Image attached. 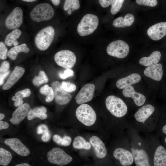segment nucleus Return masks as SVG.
Wrapping results in <instances>:
<instances>
[{"mask_svg": "<svg viewBox=\"0 0 166 166\" xmlns=\"http://www.w3.org/2000/svg\"><path fill=\"white\" fill-rule=\"evenodd\" d=\"M131 150L136 166H151L146 142L143 136L130 124L126 130Z\"/></svg>", "mask_w": 166, "mask_h": 166, "instance_id": "obj_1", "label": "nucleus"}, {"mask_svg": "<svg viewBox=\"0 0 166 166\" xmlns=\"http://www.w3.org/2000/svg\"><path fill=\"white\" fill-rule=\"evenodd\" d=\"M146 143L150 160L153 166H166V149L160 138L155 135L145 134Z\"/></svg>", "mask_w": 166, "mask_h": 166, "instance_id": "obj_2", "label": "nucleus"}, {"mask_svg": "<svg viewBox=\"0 0 166 166\" xmlns=\"http://www.w3.org/2000/svg\"><path fill=\"white\" fill-rule=\"evenodd\" d=\"M112 152L114 158L118 160L122 166H130L134 162L129 139L126 131L122 137L121 144L115 148Z\"/></svg>", "mask_w": 166, "mask_h": 166, "instance_id": "obj_3", "label": "nucleus"}, {"mask_svg": "<svg viewBox=\"0 0 166 166\" xmlns=\"http://www.w3.org/2000/svg\"><path fill=\"white\" fill-rule=\"evenodd\" d=\"M107 109L113 116L117 118L125 116L128 113V107L120 98L113 95L108 97L105 100Z\"/></svg>", "mask_w": 166, "mask_h": 166, "instance_id": "obj_4", "label": "nucleus"}, {"mask_svg": "<svg viewBox=\"0 0 166 166\" xmlns=\"http://www.w3.org/2000/svg\"><path fill=\"white\" fill-rule=\"evenodd\" d=\"M98 24L99 19L97 16L90 14H86L77 25V32L81 36L89 35L96 30Z\"/></svg>", "mask_w": 166, "mask_h": 166, "instance_id": "obj_5", "label": "nucleus"}, {"mask_svg": "<svg viewBox=\"0 0 166 166\" xmlns=\"http://www.w3.org/2000/svg\"><path fill=\"white\" fill-rule=\"evenodd\" d=\"M54 14L52 7L48 3H43L36 6L30 12V16L33 21L39 22L50 19Z\"/></svg>", "mask_w": 166, "mask_h": 166, "instance_id": "obj_6", "label": "nucleus"}, {"mask_svg": "<svg viewBox=\"0 0 166 166\" xmlns=\"http://www.w3.org/2000/svg\"><path fill=\"white\" fill-rule=\"evenodd\" d=\"M54 34V30L51 26L40 30L35 38V43L37 48L41 50L46 49L52 42Z\"/></svg>", "mask_w": 166, "mask_h": 166, "instance_id": "obj_7", "label": "nucleus"}, {"mask_svg": "<svg viewBox=\"0 0 166 166\" xmlns=\"http://www.w3.org/2000/svg\"><path fill=\"white\" fill-rule=\"evenodd\" d=\"M76 115L77 119L87 126H90L95 123L97 119L96 113L89 105H81L77 109Z\"/></svg>", "mask_w": 166, "mask_h": 166, "instance_id": "obj_8", "label": "nucleus"}, {"mask_svg": "<svg viewBox=\"0 0 166 166\" xmlns=\"http://www.w3.org/2000/svg\"><path fill=\"white\" fill-rule=\"evenodd\" d=\"M48 161L51 163L59 166H64L71 162L73 159L63 149L55 147L48 152L47 154Z\"/></svg>", "mask_w": 166, "mask_h": 166, "instance_id": "obj_9", "label": "nucleus"}, {"mask_svg": "<svg viewBox=\"0 0 166 166\" xmlns=\"http://www.w3.org/2000/svg\"><path fill=\"white\" fill-rule=\"evenodd\" d=\"M129 46L123 41L118 40L110 43L107 46V53L112 56L119 58L125 57L129 52Z\"/></svg>", "mask_w": 166, "mask_h": 166, "instance_id": "obj_10", "label": "nucleus"}, {"mask_svg": "<svg viewBox=\"0 0 166 166\" xmlns=\"http://www.w3.org/2000/svg\"><path fill=\"white\" fill-rule=\"evenodd\" d=\"M54 60L58 65L66 69H70L75 65L76 57L72 51L63 50L56 53L54 56Z\"/></svg>", "mask_w": 166, "mask_h": 166, "instance_id": "obj_11", "label": "nucleus"}, {"mask_svg": "<svg viewBox=\"0 0 166 166\" xmlns=\"http://www.w3.org/2000/svg\"><path fill=\"white\" fill-rule=\"evenodd\" d=\"M23 21V11L19 7L15 8L6 18L5 25L10 30L17 29L22 25Z\"/></svg>", "mask_w": 166, "mask_h": 166, "instance_id": "obj_12", "label": "nucleus"}, {"mask_svg": "<svg viewBox=\"0 0 166 166\" xmlns=\"http://www.w3.org/2000/svg\"><path fill=\"white\" fill-rule=\"evenodd\" d=\"M51 87L54 92L55 101L57 104L60 105L66 104L71 100L72 96L63 89L59 81H56L53 82Z\"/></svg>", "mask_w": 166, "mask_h": 166, "instance_id": "obj_13", "label": "nucleus"}, {"mask_svg": "<svg viewBox=\"0 0 166 166\" xmlns=\"http://www.w3.org/2000/svg\"><path fill=\"white\" fill-rule=\"evenodd\" d=\"M95 85L88 83L84 86L75 97L76 102L81 105L90 101L93 98L95 89Z\"/></svg>", "mask_w": 166, "mask_h": 166, "instance_id": "obj_14", "label": "nucleus"}, {"mask_svg": "<svg viewBox=\"0 0 166 166\" xmlns=\"http://www.w3.org/2000/svg\"><path fill=\"white\" fill-rule=\"evenodd\" d=\"M30 105L25 103L18 107L13 112L10 121L12 124L17 125L27 117L32 110Z\"/></svg>", "mask_w": 166, "mask_h": 166, "instance_id": "obj_15", "label": "nucleus"}, {"mask_svg": "<svg viewBox=\"0 0 166 166\" xmlns=\"http://www.w3.org/2000/svg\"><path fill=\"white\" fill-rule=\"evenodd\" d=\"M4 143L16 153L22 156H26L30 153L29 149L18 139L15 138L6 139Z\"/></svg>", "mask_w": 166, "mask_h": 166, "instance_id": "obj_16", "label": "nucleus"}, {"mask_svg": "<svg viewBox=\"0 0 166 166\" xmlns=\"http://www.w3.org/2000/svg\"><path fill=\"white\" fill-rule=\"evenodd\" d=\"M147 34L152 40H159L166 35V22L156 23L150 27L147 30Z\"/></svg>", "mask_w": 166, "mask_h": 166, "instance_id": "obj_17", "label": "nucleus"}, {"mask_svg": "<svg viewBox=\"0 0 166 166\" xmlns=\"http://www.w3.org/2000/svg\"><path fill=\"white\" fill-rule=\"evenodd\" d=\"M122 93L125 97L132 98L136 105L138 106L143 105L145 101V97L143 94L136 92L134 88L131 85L124 88Z\"/></svg>", "mask_w": 166, "mask_h": 166, "instance_id": "obj_18", "label": "nucleus"}, {"mask_svg": "<svg viewBox=\"0 0 166 166\" xmlns=\"http://www.w3.org/2000/svg\"><path fill=\"white\" fill-rule=\"evenodd\" d=\"M90 143L94 148L97 157L102 159L105 157L107 150L103 142L98 137L94 136L90 139Z\"/></svg>", "mask_w": 166, "mask_h": 166, "instance_id": "obj_19", "label": "nucleus"}, {"mask_svg": "<svg viewBox=\"0 0 166 166\" xmlns=\"http://www.w3.org/2000/svg\"><path fill=\"white\" fill-rule=\"evenodd\" d=\"M25 71V70L23 68L18 66H16L3 85L2 89L7 90L11 88L23 75Z\"/></svg>", "mask_w": 166, "mask_h": 166, "instance_id": "obj_20", "label": "nucleus"}, {"mask_svg": "<svg viewBox=\"0 0 166 166\" xmlns=\"http://www.w3.org/2000/svg\"><path fill=\"white\" fill-rule=\"evenodd\" d=\"M144 75L152 79L160 81L163 75L162 66L161 64L157 63L147 67L144 72Z\"/></svg>", "mask_w": 166, "mask_h": 166, "instance_id": "obj_21", "label": "nucleus"}, {"mask_svg": "<svg viewBox=\"0 0 166 166\" xmlns=\"http://www.w3.org/2000/svg\"><path fill=\"white\" fill-rule=\"evenodd\" d=\"M141 79L140 75L137 73H132L129 76L119 79L117 82L116 85L120 89L139 82Z\"/></svg>", "mask_w": 166, "mask_h": 166, "instance_id": "obj_22", "label": "nucleus"}, {"mask_svg": "<svg viewBox=\"0 0 166 166\" xmlns=\"http://www.w3.org/2000/svg\"><path fill=\"white\" fill-rule=\"evenodd\" d=\"M161 54L158 51L153 52L148 57H144L141 58L139 61L140 64L145 66H149L157 64L160 59Z\"/></svg>", "mask_w": 166, "mask_h": 166, "instance_id": "obj_23", "label": "nucleus"}, {"mask_svg": "<svg viewBox=\"0 0 166 166\" xmlns=\"http://www.w3.org/2000/svg\"><path fill=\"white\" fill-rule=\"evenodd\" d=\"M135 20L134 15L131 14H128L123 18L119 17L113 21V25L116 27H124L131 26Z\"/></svg>", "mask_w": 166, "mask_h": 166, "instance_id": "obj_24", "label": "nucleus"}, {"mask_svg": "<svg viewBox=\"0 0 166 166\" xmlns=\"http://www.w3.org/2000/svg\"><path fill=\"white\" fill-rule=\"evenodd\" d=\"M21 34V30L18 29L13 30L6 36L4 41L5 44L9 46L13 45L14 46L17 45L18 42L17 39L19 38Z\"/></svg>", "mask_w": 166, "mask_h": 166, "instance_id": "obj_25", "label": "nucleus"}, {"mask_svg": "<svg viewBox=\"0 0 166 166\" xmlns=\"http://www.w3.org/2000/svg\"><path fill=\"white\" fill-rule=\"evenodd\" d=\"M30 49L27 47L26 44L23 43L14 46L11 48L8 52L7 56L12 60H15L18 53L21 52L25 53L28 52Z\"/></svg>", "mask_w": 166, "mask_h": 166, "instance_id": "obj_26", "label": "nucleus"}, {"mask_svg": "<svg viewBox=\"0 0 166 166\" xmlns=\"http://www.w3.org/2000/svg\"><path fill=\"white\" fill-rule=\"evenodd\" d=\"M46 111L45 108L43 106L34 108L32 109L27 116V119L31 120L35 118L38 117L42 120L45 119L47 117L46 114Z\"/></svg>", "mask_w": 166, "mask_h": 166, "instance_id": "obj_27", "label": "nucleus"}, {"mask_svg": "<svg viewBox=\"0 0 166 166\" xmlns=\"http://www.w3.org/2000/svg\"><path fill=\"white\" fill-rule=\"evenodd\" d=\"M73 145L76 149H84L89 150L90 149V143L87 142L82 137L78 136L76 137L73 141Z\"/></svg>", "mask_w": 166, "mask_h": 166, "instance_id": "obj_28", "label": "nucleus"}, {"mask_svg": "<svg viewBox=\"0 0 166 166\" xmlns=\"http://www.w3.org/2000/svg\"><path fill=\"white\" fill-rule=\"evenodd\" d=\"M12 159L11 153L8 151L0 148V164L6 166L10 162Z\"/></svg>", "mask_w": 166, "mask_h": 166, "instance_id": "obj_29", "label": "nucleus"}, {"mask_svg": "<svg viewBox=\"0 0 166 166\" xmlns=\"http://www.w3.org/2000/svg\"><path fill=\"white\" fill-rule=\"evenodd\" d=\"M40 93L46 96L45 101L47 102L51 101L54 98V92L52 88L46 84L40 89Z\"/></svg>", "mask_w": 166, "mask_h": 166, "instance_id": "obj_30", "label": "nucleus"}, {"mask_svg": "<svg viewBox=\"0 0 166 166\" xmlns=\"http://www.w3.org/2000/svg\"><path fill=\"white\" fill-rule=\"evenodd\" d=\"M48 81V78L45 72L40 70L38 75L34 77L32 82L34 85L39 86L43 84L47 83Z\"/></svg>", "mask_w": 166, "mask_h": 166, "instance_id": "obj_31", "label": "nucleus"}, {"mask_svg": "<svg viewBox=\"0 0 166 166\" xmlns=\"http://www.w3.org/2000/svg\"><path fill=\"white\" fill-rule=\"evenodd\" d=\"M80 7V3L78 0H66L63 6V9L67 11L71 9L72 11L77 10Z\"/></svg>", "mask_w": 166, "mask_h": 166, "instance_id": "obj_32", "label": "nucleus"}, {"mask_svg": "<svg viewBox=\"0 0 166 166\" xmlns=\"http://www.w3.org/2000/svg\"><path fill=\"white\" fill-rule=\"evenodd\" d=\"M124 0H113L111 3L110 12L113 14H116L121 8Z\"/></svg>", "mask_w": 166, "mask_h": 166, "instance_id": "obj_33", "label": "nucleus"}, {"mask_svg": "<svg viewBox=\"0 0 166 166\" xmlns=\"http://www.w3.org/2000/svg\"><path fill=\"white\" fill-rule=\"evenodd\" d=\"M61 85L63 89L67 93L74 92L76 90L77 88L74 84L68 82H62Z\"/></svg>", "mask_w": 166, "mask_h": 166, "instance_id": "obj_34", "label": "nucleus"}, {"mask_svg": "<svg viewBox=\"0 0 166 166\" xmlns=\"http://www.w3.org/2000/svg\"><path fill=\"white\" fill-rule=\"evenodd\" d=\"M136 2L139 5L151 7L155 6L157 4L156 0H136Z\"/></svg>", "mask_w": 166, "mask_h": 166, "instance_id": "obj_35", "label": "nucleus"}, {"mask_svg": "<svg viewBox=\"0 0 166 166\" xmlns=\"http://www.w3.org/2000/svg\"><path fill=\"white\" fill-rule=\"evenodd\" d=\"M8 49L4 43L1 42H0V58L1 59L4 60L6 58L7 55Z\"/></svg>", "mask_w": 166, "mask_h": 166, "instance_id": "obj_36", "label": "nucleus"}, {"mask_svg": "<svg viewBox=\"0 0 166 166\" xmlns=\"http://www.w3.org/2000/svg\"><path fill=\"white\" fill-rule=\"evenodd\" d=\"M31 93V92L30 90L28 88H26L17 92L15 93V95L22 98L29 96Z\"/></svg>", "mask_w": 166, "mask_h": 166, "instance_id": "obj_37", "label": "nucleus"}, {"mask_svg": "<svg viewBox=\"0 0 166 166\" xmlns=\"http://www.w3.org/2000/svg\"><path fill=\"white\" fill-rule=\"evenodd\" d=\"M74 75L73 71L70 69H65L62 73H60L59 76L62 79H65L68 77L72 76Z\"/></svg>", "mask_w": 166, "mask_h": 166, "instance_id": "obj_38", "label": "nucleus"}, {"mask_svg": "<svg viewBox=\"0 0 166 166\" xmlns=\"http://www.w3.org/2000/svg\"><path fill=\"white\" fill-rule=\"evenodd\" d=\"M12 99L14 101V105L15 107H19L23 104V101L21 98L15 95L12 97Z\"/></svg>", "mask_w": 166, "mask_h": 166, "instance_id": "obj_39", "label": "nucleus"}, {"mask_svg": "<svg viewBox=\"0 0 166 166\" xmlns=\"http://www.w3.org/2000/svg\"><path fill=\"white\" fill-rule=\"evenodd\" d=\"M10 64L9 62L6 61H4L1 65L0 73L5 72L8 70Z\"/></svg>", "mask_w": 166, "mask_h": 166, "instance_id": "obj_40", "label": "nucleus"}, {"mask_svg": "<svg viewBox=\"0 0 166 166\" xmlns=\"http://www.w3.org/2000/svg\"><path fill=\"white\" fill-rule=\"evenodd\" d=\"M53 141L58 145H62L63 139L58 135H55L53 137Z\"/></svg>", "mask_w": 166, "mask_h": 166, "instance_id": "obj_41", "label": "nucleus"}, {"mask_svg": "<svg viewBox=\"0 0 166 166\" xmlns=\"http://www.w3.org/2000/svg\"><path fill=\"white\" fill-rule=\"evenodd\" d=\"M50 134L49 131H47L45 132L41 137L42 140L44 142H46L48 141L50 138Z\"/></svg>", "mask_w": 166, "mask_h": 166, "instance_id": "obj_42", "label": "nucleus"}, {"mask_svg": "<svg viewBox=\"0 0 166 166\" xmlns=\"http://www.w3.org/2000/svg\"><path fill=\"white\" fill-rule=\"evenodd\" d=\"M99 1L102 7L106 8L108 7L111 4L112 0H100Z\"/></svg>", "mask_w": 166, "mask_h": 166, "instance_id": "obj_43", "label": "nucleus"}, {"mask_svg": "<svg viewBox=\"0 0 166 166\" xmlns=\"http://www.w3.org/2000/svg\"><path fill=\"white\" fill-rule=\"evenodd\" d=\"M10 70L6 72L0 73V85H2L4 83V80L7 76L10 73Z\"/></svg>", "mask_w": 166, "mask_h": 166, "instance_id": "obj_44", "label": "nucleus"}, {"mask_svg": "<svg viewBox=\"0 0 166 166\" xmlns=\"http://www.w3.org/2000/svg\"><path fill=\"white\" fill-rule=\"evenodd\" d=\"M64 141L62 146H68L69 145L72 141V139L70 137L68 136H65L63 137Z\"/></svg>", "mask_w": 166, "mask_h": 166, "instance_id": "obj_45", "label": "nucleus"}, {"mask_svg": "<svg viewBox=\"0 0 166 166\" xmlns=\"http://www.w3.org/2000/svg\"><path fill=\"white\" fill-rule=\"evenodd\" d=\"M9 124L8 123L6 122L2 121H0V130L3 129H6L8 128Z\"/></svg>", "mask_w": 166, "mask_h": 166, "instance_id": "obj_46", "label": "nucleus"}, {"mask_svg": "<svg viewBox=\"0 0 166 166\" xmlns=\"http://www.w3.org/2000/svg\"><path fill=\"white\" fill-rule=\"evenodd\" d=\"M160 140L166 149V136L161 138Z\"/></svg>", "mask_w": 166, "mask_h": 166, "instance_id": "obj_47", "label": "nucleus"}, {"mask_svg": "<svg viewBox=\"0 0 166 166\" xmlns=\"http://www.w3.org/2000/svg\"><path fill=\"white\" fill-rule=\"evenodd\" d=\"M51 1L53 5L56 6L58 5L60 1L59 0H51Z\"/></svg>", "mask_w": 166, "mask_h": 166, "instance_id": "obj_48", "label": "nucleus"}, {"mask_svg": "<svg viewBox=\"0 0 166 166\" xmlns=\"http://www.w3.org/2000/svg\"><path fill=\"white\" fill-rule=\"evenodd\" d=\"M15 166H31L30 164H28L23 163L18 164L16 165Z\"/></svg>", "mask_w": 166, "mask_h": 166, "instance_id": "obj_49", "label": "nucleus"}, {"mask_svg": "<svg viewBox=\"0 0 166 166\" xmlns=\"http://www.w3.org/2000/svg\"><path fill=\"white\" fill-rule=\"evenodd\" d=\"M5 117V115L4 114L2 113H0V120H2Z\"/></svg>", "mask_w": 166, "mask_h": 166, "instance_id": "obj_50", "label": "nucleus"}, {"mask_svg": "<svg viewBox=\"0 0 166 166\" xmlns=\"http://www.w3.org/2000/svg\"><path fill=\"white\" fill-rule=\"evenodd\" d=\"M22 1L24 2H33L36 1L35 0H23Z\"/></svg>", "mask_w": 166, "mask_h": 166, "instance_id": "obj_51", "label": "nucleus"}, {"mask_svg": "<svg viewBox=\"0 0 166 166\" xmlns=\"http://www.w3.org/2000/svg\"><path fill=\"white\" fill-rule=\"evenodd\" d=\"M72 12V9H70L68 10L67 12V13L68 14L70 15L71 14Z\"/></svg>", "mask_w": 166, "mask_h": 166, "instance_id": "obj_52", "label": "nucleus"}]
</instances>
